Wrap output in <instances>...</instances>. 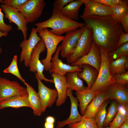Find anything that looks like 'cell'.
Instances as JSON below:
<instances>
[{
  "label": "cell",
  "mask_w": 128,
  "mask_h": 128,
  "mask_svg": "<svg viewBox=\"0 0 128 128\" xmlns=\"http://www.w3.org/2000/svg\"><path fill=\"white\" fill-rule=\"evenodd\" d=\"M85 25L90 27L93 41L99 49L108 53L117 48L123 27L112 16H95L84 19Z\"/></svg>",
  "instance_id": "obj_1"
},
{
  "label": "cell",
  "mask_w": 128,
  "mask_h": 128,
  "mask_svg": "<svg viewBox=\"0 0 128 128\" xmlns=\"http://www.w3.org/2000/svg\"><path fill=\"white\" fill-rule=\"evenodd\" d=\"M37 31L44 28H50L52 34L60 36L63 34L85 27V23L78 22L65 16L59 11L53 9L51 17L47 20L36 23Z\"/></svg>",
  "instance_id": "obj_2"
},
{
  "label": "cell",
  "mask_w": 128,
  "mask_h": 128,
  "mask_svg": "<svg viewBox=\"0 0 128 128\" xmlns=\"http://www.w3.org/2000/svg\"><path fill=\"white\" fill-rule=\"evenodd\" d=\"M37 32L43 41L47 49L46 58L41 61L44 66V70L49 71L50 69L52 56L56 51L59 44L63 40L64 37L54 35L51 33L47 28L40 29Z\"/></svg>",
  "instance_id": "obj_3"
},
{
  "label": "cell",
  "mask_w": 128,
  "mask_h": 128,
  "mask_svg": "<svg viewBox=\"0 0 128 128\" xmlns=\"http://www.w3.org/2000/svg\"><path fill=\"white\" fill-rule=\"evenodd\" d=\"M100 49L101 55V66L96 79L90 88L96 94L106 89L111 84L114 83V79L109 70V64L110 61L108 53Z\"/></svg>",
  "instance_id": "obj_4"
},
{
  "label": "cell",
  "mask_w": 128,
  "mask_h": 128,
  "mask_svg": "<svg viewBox=\"0 0 128 128\" xmlns=\"http://www.w3.org/2000/svg\"><path fill=\"white\" fill-rule=\"evenodd\" d=\"M93 41L91 29L90 27L85 25L75 48L66 58L68 64L75 62L87 54L90 51Z\"/></svg>",
  "instance_id": "obj_5"
},
{
  "label": "cell",
  "mask_w": 128,
  "mask_h": 128,
  "mask_svg": "<svg viewBox=\"0 0 128 128\" xmlns=\"http://www.w3.org/2000/svg\"><path fill=\"white\" fill-rule=\"evenodd\" d=\"M26 89L17 81H11L0 77V101L15 96L28 97Z\"/></svg>",
  "instance_id": "obj_6"
},
{
  "label": "cell",
  "mask_w": 128,
  "mask_h": 128,
  "mask_svg": "<svg viewBox=\"0 0 128 128\" xmlns=\"http://www.w3.org/2000/svg\"><path fill=\"white\" fill-rule=\"evenodd\" d=\"M45 43L41 39L36 45L31 55L28 64L29 70L31 72H35L39 79L47 82L54 83L53 79H49L46 78L43 74L44 70L43 65L39 60L40 54L46 50Z\"/></svg>",
  "instance_id": "obj_7"
},
{
  "label": "cell",
  "mask_w": 128,
  "mask_h": 128,
  "mask_svg": "<svg viewBox=\"0 0 128 128\" xmlns=\"http://www.w3.org/2000/svg\"><path fill=\"white\" fill-rule=\"evenodd\" d=\"M46 5L44 0H27L17 10L23 15L28 23H33L41 15Z\"/></svg>",
  "instance_id": "obj_8"
},
{
  "label": "cell",
  "mask_w": 128,
  "mask_h": 128,
  "mask_svg": "<svg viewBox=\"0 0 128 128\" xmlns=\"http://www.w3.org/2000/svg\"><path fill=\"white\" fill-rule=\"evenodd\" d=\"M85 27L69 31L66 33L60 45L61 56L66 58L75 48L84 30Z\"/></svg>",
  "instance_id": "obj_9"
},
{
  "label": "cell",
  "mask_w": 128,
  "mask_h": 128,
  "mask_svg": "<svg viewBox=\"0 0 128 128\" xmlns=\"http://www.w3.org/2000/svg\"><path fill=\"white\" fill-rule=\"evenodd\" d=\"M36 28H32L30 35L27 40H24L20 43L22 49L20 55V61H24L25 66L28 67V64L32 53L37 44L42 39L37 34Z\"/></svg>",
  "instance_id": "obj_10"
},
{
  "label": "cell",
  "mask_w": 128,
  "mask_h": 128,
  "mask_svg": "<svg viewBox=\"0 0 128 128\" xmlns=\"http://www.w3.org/2000/svg\"><path fill=\"white\" fill-rule=\"evenodd\" d=\"M0 7L5 13V18H7L10 23H13L17 26V29L21 31L24 40L27 39L28 23L23 15L17 9L2 4Z\"/></svg>",
  "instance_id": "obj_11"
},
{
  "label": "cell",
  "mask_w": 128,
  "mask_h": 128,
  "mask_svg": "<svg viewBox=\"0 0 128 128\" xmlns=\"http://www.w3.org/2000/svg\"><path fill=\"white\" fill-rule=\"evenodd\" d=\"M60 50V45H59L51 58L49 73H55L64 76L69 72H81L82 69L79 66H72L64 63L61 59H59V55Z\"/></svg>",
  "instance_id": "obj_12"
},
{
  "label": "cell",
  "mask_w": 128,
  "mask_h": 128,
  "mask_svg": "<svg viewBox=\"0 0 128 128\" xmlns=\"http://www.w3.org/2000/svg\"><path fill=\"white\" fill-rule=\"evenodd\" d=\"M101 61V55L100 49L93 41L90 50L88 54L71 64V65L80 67L83 64H87L94 68L98 72Z\"/></svg>",
  "instance_id": "obj_13"
},
{
  "label": "cell",
  "mask_w": 128,
  "mask_h": 128,
  "mask_svg": "<svg viewBox=\"0 0 128 128\" xmlns=\"http://www.w3.org/2000/svg\"><path fill=\"white\" fill-rule=\"evenodd\" d=\"M35 73L38 83V93L44 112L47 107L52 106L56 101L58 96V92L56 88L51 89L45 85L39 79L36 73Z\"/></svg>",
  "instance_id": "obj_14"
},
{
  "label": "cell",
  "mask_w": 128,
  "mask_h": 128,
  "mask_svg": "<svg viewBox=\"0 0 128 128\" xmlns=\"http://www.w3.org/2000/svg\"><path fill=\"white\" fill-rule=\"evenodd\" d=\"M82 0L85 5L82 15V18L83 19L95 16H112V12L110 7L95 0Z\"/></svg>",
  "instance_id": "obj_15"
},
{
  "label": "cell",
  "mask_w": 128,
  "mask_h": 128,
  "mask_svg": "<svg viewBox=\"0 0 128 128\" xmlns=\"http://www.w3.org/2000/svg\"><path fill=\"white\" fill-rule=\"evenodd\" d=\"M67 95L69 97L71 103L70 115L66 119L57 122L56 128H62L65 125H68V127L79 122L83 118V116L79 113L78 107L79 106L78 101L76 97H74L72 91L68 89Z\"/></svg>",
  "instance_id": "obj_16"
},
{
  "label": "cell",
  "mask_w": 128,
  "mask_h": 128,
  "mask_svg": "<svg viewBox=\"0 0 128 128\" xmlns=\"http://www.w3.org/2000/svg\"><path fill=\"white\" fill-rule=\"evenodd\" d=\"M51 74L58 93L56 105L60 106L65 103L67 98L68 87L66 77L65 75L61 76L55 73Z\"/></svg>",
  "instance_id": "obj_17"
},
{
  "label": "cell",
  "mask_w": 128,
  "mask_h": 128,
  "mask_svg": "<svg viewBox=\"0 0 128 128\" xmlns=\"http://www.w3.org/2000/svg\"><path fill=\"white\" fill-rule=\"evenodd\" d=\"M107 92L109 99L116 100L123 106L128 107V93L126 88L114 83L107 88Z\"/></svg>",
  "instance_id": "obj_18"
},
{
  "label": "cell",
  "mask_w": 128,
  "mask_h": 128,
  "mask_svg": "<svg viewBox=\"0 0 128 128\" xmlns=\"http://www.w3.org/2000/svg\"><path fill=\"white\" fill-rule=\"evenodd\" d=\"M107 89L100 91L97 94L87 106L84 114L83 116V118L94 117L96 113L101 105L109 99Z\"/></svg>",
  "instance_id": "obj_19"
},
{
  "label": "cell",
  "mask_w": 128,
  "mask_h": 128,
  "mask_svg": "<svg viewBox=\"0 0 128 128\" xmlns=\"http://www.w3.org/2000/svg\"><path fill=\"white\" fill-rule=\"evenodd\" d=\"M25 84L28 93V99L33 113L35 116H41L43 113L38 93L33 87L26 82Z\"/></svg>",
  "instance_id": "obj_20"
},
{
  "label": "cell",
  "mask_w": 128,
  "mask_h": 128,
  "mask_svg": "<svg viewBox=\"0 0 128 128\" xmlns=\"http://www.w3.org/2000/svg\"><path fill=\"white\" fill-rule=\"evenodd\" d=\"M75 94L79 102V106L80 113L83 116L87 106L97 94L87 87L83 90L76 91Z\"/></svg>",
  "instance_id": "obj_21"
},
{
  "label": "cell",
  "mask_w": 128,
  "mask_h": 128,
  "mask_svg": "<svg viewBox=\"0 0 128 128\" xmlns=\"http://www.w3.org/2000/svg\"><path fill=\"white\" fill-rule=\"evenodd\" d=\"M80 67L82 70L78 73V76L80 79L84 80L87 85V88L90 89L96 79L98 72L94 68L87 64H83Z\"/></svg>",
  "instance_id": "obj_22"
},
{
  "label": "cell",
  "mask_w": 128,
  "mask_h": 128,
  "mask_svg": "<svg viewBox=\"0 0 128 128\" xmlns=\"http://www.w3.org/2000/svg\"><path fill=\"white\" fill-rule=\"evenodd\" d=\"M27 98L15 96L7 98L0 101V109L7 107L18 108L26 107L31 108Z\"/></svg>",
  "instance_id": "obj_23"
},
{
  "label": "cell",
  "mask_w": 128,
  "mask_h": 128,
  "mask_svg": "<svg viewBox=\"0 0 128 128\" xmlns=\"http://www.w3.org/2000/svg\"><path fill=\"white\" fill-rule=\"evenodd\" d=\"M83 4L82 0H74L60 9L59 11L69 18L74 20L79 18V10Z\"/></svg>",
  "instance_id": "obj_24"
},
{
  "label": "cell",
  "mask_w": 128,
  "mask_h": 128,
  "mask_svg": "<svg viewBox=\"0 0 128 128\" xmlns=\"http://www.w3.org/2000/svg\"><path fill=\"white\" fill-rule=\"evenodd\" d=\"M109 67L110 73L112 76L126 73L128 69V56L123 57L110 61Z\"/></svg>",
  "instance_id": "obj_25"
},
{
  "label": "cell",
  "mask_w": 128,
  "mask_h": 128,
  "mask_svg": "<svg viewBox=\"0 0 128 128\" xmlns=\"http://www.w3.org/2000/svg\"><path fill=\"white\" fill-rule=\"evenodd\" d=\"M78 72H69L66 74L68 89L72 91H82L87 87L84 86L83 81L78 77Z\"/></svg>",
  "instance_id": "obj_26"
},
{
  "label": "cell",
  "mask_w": 128,
  "mask_h": 128,
  "mask_svg": "<svg viewBox=\"0 0 128 128\" xmlns=\"http://www.w3.org/2000/svg\"><path fill=\"white\" fill-rule=\"evenodd\" d=\"M128 118V107L119 105L118 112L114 119L109 124V127L119 128L125 120Z\"/></svg>",
  "instance_id": "obj_27"
},
{
  "label": "cell",
  "mask_w": 128,
  "mask_h": 128,
  "mask_svg": "<svg viewBox=\"0 0 128 128\" xmlns=\"http://www.w3.org/2000/svg\"><path fill=\"white\" fill-rule=\"evenodd\" d=\"M110 61L114 60L123 57L128 56V42L120 46L115 50L108 53Z\"/></svg>",
  "instance_id": "obj_28"
},
{
  "label": "cell",
  "mask_w": 128,
  "mask_h": 128,
  "mask_svg": "<svg viewBox=\"0 0 128 128\" xmlns=\"http://www.w3.org/2000/svg\"><path fill=\"white\" fill-rule=\"evenodd\" d=\"M108 103L107 100L103 102L95 115L94 117L98 128L103 127L107 112L106 108Z\"/></svg>",
  "instance_id": "obj_29"
},
{
  "label": "cell",
  "mask_w": 128,
  "mask_h": 128,
  "mask_svg": "<svg viewBox=\"0 0 128 128\" xmlns=\"http://www.w3.org/2000/svg\"><path fill=\"white\" fill-rule=\"evenodd\" d=\"M119 105L115 101H113L111 103L107 109L103 127L108 126L113 120L118 112Z\"/></svg>",
  "instance_id": "obj_30"
},
{
  "label": "cell",
  "mask_w": 128,
  "mask_h": 128,
  "mask_svg": "<svg viewBox=\"0 0 128 128\" xmlns=\"http://www.w3.org/2000/svg\"><path fill=\"white\" fill-rule=\"evenodd\" d=\"M68 128H98L95 118H83L79 122L68 127Z\"/></svg>",
  "instance_id": "obj_31"
},
{
  "label": "cell",
  "mask_w": 128,
  "mask_h": 128,
  "mask_svg": "<svg viewBox=\"0 0 128 128\" xmlns=\"http://www.w3.org/2000/svg\"><path fill=\"white\" fill-rule=\"evenodd\" d=\"M17 56L14 55L12 61L9 66L3 71L5 73H10L16 77L25 84L26 82L22 77L19 72L17 63Z\"/></svg>",
  "instance_id": "obj_32"
},
{
  "label": "cell",
  "mask_w": 128,
  "mask_h": 128,
  "mask_svg": "<svg viewBox=\"0 0 128 128\" xmlns=\"http://www.w3.org/2000/svg\"><path fill=\"white\" fill-rule=\"evenodd\" d=\"M112 17L119 22V20L128 14V5L115 6L110 7Z\"/></svg>",
  "instance_id": "obj_33"
},
{
  "label": "cell",
  "mask_w": 128,
  "mask_h": 128,
  "mask_svg": "<svg viewBox=\"0 0 128 128\" xmlns=\"http://www.w3.org/2000/svg\"><path fill=\"white\" fill-rule=\"evenodd\" d=\"M114 80V83L127 89V85L128 83V71L113 76Z\"/></svg>",
  "instance_id": "obj_34"
},
{
  "label": "cell",
  "mask_w": 128,
  "mask_h": 128,
  "mask_svg": "<svg viewBox=\"0 0 128 128\" xmlns=\"http://www.w3.org/2000/svg\"><path fill=\"white\" fill-rule=\"evenodd\" d=\"M2 0H0V3ZM0 5V31L8 34L9 32L13 29L12 26L10 25H7L4 22V15L1 11Z\"/></svg>",
  "instance_id": "obj_35"
},
{
  "label": "cell",
  "mask_w": 128,
  "mask_h": 128,
  "mask_svg": "<svg viewBox=\"0 0 128 128\" xmlns=\"http://www.w3.org/2000/svg\"><path fill=\"white\" fill-rule=\"evenodd\" d=\"M27 0H2V3L17 9Z\"/></svg>",
  "instance_id": "obj_36"
},
{
  "label": "cell",
  "mask_w": 128,
  "mask_h": 128,
  "mask_svg": "<svg viewBox=\"0 0 128 128\" xmlns=\"http://www.w3.org/2000/svg\"><path fill=\"white\" fill-rule=\"evenodd\" d=\"M73 0H55L54 2L53 9L59 11L68 3L73 1Z\"/></svg>",
  "instance_id": "obj_37"
},
{
  "label": "cell",
  "mask_w": 128,
  "mask_h": 128,
  "mask_svg": "<svg viewBox=\"0 0 128 128\" xmlns=\"http://www.w3.org/2000/svg\"><path fill=\"white\" fill-rule=\"evenodd\" d=\"M119 22L122 25L125 33H128V14L120 19Z\"/></svg>",
  "instance_id": "obj_38"
},
{
  "label": "cell",
  "mask_w": 128,
  "mask_h": 128,
  "mask_svg": "<svg viewBox=\"0 0 128 128\" xmlns=\"http://www.w3.org/2000/svg\"><path fill=\"white\" fill-rule=\"evenodd\" d=\"M128 42V33H126L124 32L121 35L119 38L117 44V48L123 44Z\"/></svg>",
  "instance_id": "obj_39"
},
{
  "label": "cell",
  "mask_w": 128,
  "mask_h": 128,
  "mask_svg": "<svg viewBox=\"0 0 128 128\" xmlns=\"http://www.w3.org/2000/svg\"><path fill=\"white\" fill-rule=\"evenodd\" d=\"M95 0L110 7H113L115 6L113 3L112 0Z\"/></svg>",
  "instance_id": "obj_40"
},
{
  "label": "cell",
  "mask_w": 128,
  "mask_h": 128,
  "mask_svg": "<svg viewBox=\"0 0 128 128\" xmlns=\"http://www.w3.org/2000/svg\"><path fill=\"white\" fill-rule=\"evenodd\" d=\"M115 6L128 5V0H112Z\"/></svg>",
  "instance_id": "obj_41"
},
{
  "label": "cell",
  "mask_w": 128,
  "mask_h": 128,
  "mask_svg": "<svg viewBox=\"0 0 128 128\" xmlns=\"http://www.w3.org/2000/svg\"><path fill=\"white\" fill-rule=\"evenodd\" d=\"M45 121V122L54 124L55 122V119L54 117L52 116H49L46 118Z\"/></svg>",
  "instance_id": "obj_42"
},
{
  "label": "cell",
  "mask_w": 128,
  "mask_h": 128,
  "mask_svg": "<svg viewBox=\"0 0 128 128\" xmlns=\"http://www.w3.org/2000/svg\"><path fill=\"white\" fill-rule=\"evenodd\" d=\"M44 128H54V124L45 122L44 124Z\"/></svg>",
  "instance_id": "obj_43"
},
{
  "label": "cell",
  "mask_w": 128,
  "mask_h": 128,
  "mask_svg": "<svg viewBox=\"0 0 128 128\" xmlns=\"http://www.w3.org/2000/svg\"><path fill=\"white\" fill-rule=\"evenodd\" d=\"M119 128H128V118L125 120Z\"/></svg>",
  "instance_id": "obj_44"
},
{
  "label": "cell",
  "mask_w": 128,
  "mask_h": 128,
  "mask_svg": "<svg viewBox=\"0 0 128 128\" xmlns=\"http://www.w3.org/2000/svg\"><path fill=\"white\" fill-rule=\"evenodd\" d=\"M8 34L7 33L0 31V38L2 37H5L7 36ZM2 48L0 47V54L2 53Z\"/></svg>",
  "instance_id": "obj_45"
},
{
  "label": "cell",
  "mask_w": 128,
  "mask_h": 128,
  "mask_svg": "<svg viewBox=\"0 0 128 128\" xmlns=\"http://www.w3.org/2000/svg\"><path fill=\"white\" fill-rule=\"evenodd\" d=\"M113 128L111 127H103L98 128Z\"/></svg>",
  "instance_id": "obj_46"
}]
</instances>
